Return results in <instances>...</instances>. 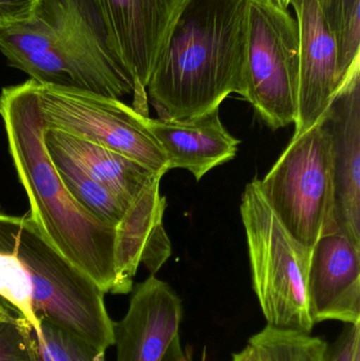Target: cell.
Listing matches in <instances>:
<instances>
[{
	"label": "cell",
	"instance_id": "obj_1",
	"mask_svg": "<svg viewBox=\"0 0 360 361\" xmlns=\"http://www.w3.org/2000/svg\"><path fill=\"white\" fill-rule=\"evenodd\" d=\"M249 0H184L146 87L163 120H187L244 92Z\"/></svg>",
	"mask_w": 360,
	"mask_h": 361
},
{
	"label": "cell",
	"instance_id": "obj_2",
	"mask_svg": "<svg viewBox=\"0 0 360 361\" xmlns=\"http://www.w3.org/2000/svg\"><path fill=\"white\" fill-rule=\"evenodd\" d=\"M0 116L32 220L65 258L105 294H112L116 282V228L84 209L59 178L44 143L35 80L2 89Z\"/></svg>",
	"mask_w": 360,
	"mask_h": 361
},
{
	"label": "cell",
	"instance_id": "obj_3",
	"mask_svg": "<svg viewBox=\"0 0 360 361\" xmlns=\"http://www.w3.org/2000/svg\"><path fill=\"white\" fill-rule=\"evenodd\" d=\"M0 53L38 82L118 99L135 91L94 0H40L29 20L0 31Z\"/></svg>",
	"mask_w": 360,
	"mask_h": 361
},
{
	"label": "cell",
	"instance_id": "obj_4",
	"mask_svg": "<svg viewBox=\"0 0 360 361\" xmlns=\"http://www.w3.org/2000/svg\"><path fill=\"white\" fill-rule=\"evenodd\" d=\"M241 216L247 233L253 288L268 326L312 332L306 278L312 248L287 231L255 178L245 187Z\"/></svg>",
	"mask_w": 360,
	"mask_h": 361
},
{
	"label": "cell",
	"instance_id": "obj_5",
	"mask_svg": "<svg viewBox=\"0 0 360 361\" xmlns=\"http://www.w3.org/2000/svg\"><path fill=\"white\" fill-rule=\"evenodd\" d=\"M8 246L29 276L32 309L38 322L46 320L101 351L114 345V322L106 309L105 293L95 281L36 227L15 233Z\"/></svg>",
	"mask_w": 360,
	"mask_h": 361
},
{
	"label": "cell",
	"instance_id": "obj_6",
	"mask_svg": "<svg viewBox=\"0 0 360 361\" xmlns=\"http://www.w3.org/2000/svg\"><path fill=\"white\" fill-rule=\"evenodd\" d=\"M260 187L271 208L297 241L312 248L340 228L331 135L325 124L292 137Z\"/></svg>",
	"mask_w": 360,
	"mask_h": 361
},
{
	"label": "cell",
	"instance_id": "obj_7",
	"mask_svg": "<svg viewBox=\"0 0 360 361\" xmlns=\"http://www.w3.org/2000/svg\"><path fill=\"white\" fill-rule=\"evenodd\" d=\"M299 27L277 0H249L244 97L272 129L295 124Z\"/></svg>",
	"mask_w": 360,
	"mask_h": 361
},
{
	"label": "cell",
	"instance_id": "obj_8",
	"mask_svg": "<svg viewBox=\"0 0 360 361\" xmlns=\"http://www.w3.org/2000/svg\"><path fill=\"white\" fill-rule=\"evenodd\" d=\"M42 123L123 154L156 175L168 173L166 159L146 124L147 116L120 99L35 80Z\"/></svg>",
	"mask_w": 360,
	"mask_h": 361
},
{
	"label": "cell",
	"instance_id": "obj_9",
	"mask_svg": "<svg viewBox=\"0 0 360 361\" xmlns=\"http://www.w3.org/2000/svg\"><path fill=\"white\" fill-rule=\"evenodd\" d=\"M184 0H94L135 82L132 108L149 116L146 87Z\"/></svg>",
	"mask_w": 360,
	"mask_h": 361
},
{
	"label": "cell",
	"instance_id": "obj_10",
	"mask_svg": "<svg viewBox=\"0 0 360 361\" xmlns=\"http://www.w3.org/2000/svg\"><path fill=\"white\" fill-rule=\"evenodd\" d=\"M299 27L298 111L293 137L325 120L340 90L335 39L315 0H290Z\"/></svg>",
	"mask_w": 360,
	"mask_h": 361
},
{
	"label": "cell",
	"instance_id": "obj_11",
	"mask_svg": "<svg viewBox=\"0 0 360 361\" xmlns=\"http://www.w3.org/2000/svg\"><path fill=\"white\" fill-rule=\"evenodd\" d=\"M306 294L314 324H360V247L342 227L313 246Z\"/></svg>",
	"mask_w": 360,
	"mask_h": 361
},
{
	"label": "cell",
	"instance_id": "obj_12",
	"mask_svg": "<svg viewBox=\"0 0 360 361\" xmlns=\"http://www.w3.org/2000/svg\"><path fill=\"white\" fill-rule=\"evenodd\" d=\"M182 319L177 293L150 276L137 284L125 317L113 324L116 361H162L180 335Z\"/></svg>",
	"mask_w": 360,
	"mask_h": 361
},
{
	"label": "cell",
	"instance_id": "obj_13",
	"mask_svg": "<svg viewBox=\"0 0 360 361\" xmlns=\"http://www.w3.org/2000/svg\"><path fill=\"white\" fill-rule=\"evenodd\" d=\"M323 122L331 135L338 220L360 247V68L347 78Z\"/></svg>",
	"mask_w": 360,
	"mask_h": 361
},
{
	"label": "cell",
	"instance_id": "obj_14",
	"mask_svg": "<svg viewBox=\"0 0 360 361\" xmlns=\"http://www.w3.org/2000/svg\"><path fill=\"white\" fill-rule=\"evenodd\" d=\"M168 171L183 169L200 180L209 171L232 160L240 141L222 124L219 108L187 120L146 118Z\"/></svg>",
	"mask_w": 360,
	"mask_h": 361
},
{
	"label": "cell",
	"instance_id": "obj_15",
	"mask_svg": "<svg viewBox=\"0 0 360 361\" xmlns=\"http://www.w3.org/2000/svg\"><path fill=\"white\" fill-rule=\"evenodd\" d=\"M44 143L46 149L67 157L129 204L141 199L162 179L161 176L123 154L61 131L44 129Z\"/></svg>",
	"mask_w": 360,
	"mask_h": 361
},
{
	"label": "cell",
	"instance_id": "obj_16",
	"mask_svg": "<svg viewBox=\"0 0 360 361\" xmlns=\"http://www.w3.org/2000/svg\"><path fill=\"white\" fill-rule=\"evenodd\" d=\"M48 152L59 178L72 197L97 220L116 228L132 204L127 203L93 179L67 157L54 150H48Z\"/></svg>",
	"mask_w": 360,
	"mask_h": 361
},
{
	"label": "cell",
	"instance_id": "obj_17",
	"mask_svg": "<svg viewBox=\"0 0 360 361\" xmlns=\"http://www.w3.org/2000/svg\"><path fill=\"white\" fill-rule=\"evenodd\" d=\"M337 46L340 88L360 68V0H315Z\"/></svg>",
	"mask_w": 360,
	"mask_h": 361
},
{
	"label": "cell",
	"instance_id": "obj_18",
	"mask_svg": "<svg viewBox=\"0 0 360 361\" xmlns=\"http://www.w3.org/2000/svg\"><path fill=\"white\" fill-rule=\"evenodd\" d=\"M259 361H325L328 343L300 331L266 326L249 338Z\"/></svg>",
	"mask_w": 360,
	"mask_h": 361
},
{
	"label": "cell",
	"instance_id": "obj_19",
	"mask_svg": "<svg viewBox=\"0 0 360 361\" xmlns=\"http://www.w3.org/2000/svg\"><path fill=\"white\" fill-rule=\"evenodd\" d=\"M0 361H39L33 326L0 297Z\"/></svg>",
	"mask_w": 360,
	"mask_h": 361
},
{
	"label": "cell",
	"instance_id": "obj_20",
	"mask_svg": "<svg viewBox=\"0 0 360 361\" xmlns=\"http://www.w3.org/2000/svg\"><path fill=\"white\" fill-rule=\"evenodd\" d=\"M39 322L40 334L35 335L39 361H106L105 352L46 320Z\"/></svg>",
	"mask_w": 360,
	"mask_h": 361
},
{
	"label": "cell",
	"instance_id": "obj_21",
	"mask_svg": "<svg viewBox=\"0 0 360 361\" xmlns=\"http://www.w3.org/2000/svg\"><path fill=\"white\" fill-rule=\"evenodd\" d=\"M360 357V324H347L333 345H328L325 361H356Z\"/></svg>",
	"mask_w": 360,
	"mask_h": 361
},
{
	"label": "cell",
	"instance_id": "obj_22",
	"mask_svg": "<svg viewBox=\"0 0 360 361\" xmlns=\"http://www.w3.org/2000/svg\"><path fill=\"white\" fill-rule=\"evenodd\" d=\"M39 2L40 0H0V31L29 20Z\"/></svg>",
	"mask_w": 360,
	"mask_h": 361
},
{
	"label": "cell",
	"instance_id": "obj_23",
	"mask_svg": "<svg viewBox=\"0 0 360 361\" xmlns=\"http://www.w3.org/2000/svg\"><path fill=\"white\" fill-rule=\"evenodd\" d=\"M162 361H194L192 353L188 348L182 345L181 338L179 336L173 341L166 355Z\"/></svg>",
	"mask_w": 360,
	"mask_h": 361
},
{
	"label": "cell",
	"instance_id": "obj_24",
	"mask_svg": "<svg viewBox=\"0 0 360 361\" xmlns=\"http://www.w3.org/2000/svg\"><path fill=\"white\" fill-rule=\"evenodd\" d=\"M232 361H259V358L254 348L249 345L242 351L234 354Z\"/></svg>",
	"mask_w": 360,
	"mask_h": 361
},
{
	"label": "cell",
	"instance_id": "obj_25",
	"mask_svg": "<svg viewBox=\"0 0 360 361\" xmlns=\"http://www.w3.org/2000/svg\"><path fill=\"white\" fill-rule=\"evenodd\" d=\"M281 6H285V8H289L290 6V0H277Z\"/></svg>",
	"mask_w": 360,
	"mask_h": 361
},
{
	"label": "cell",
	"instance_id": "obj_26",
	"mask_svg": "<svg viewBox=\"0 0 360 361\" xmlns=\"http://www.w3.org/2000/svg\"><path fill=\"white\" fill-rule=\"evenodd\" d=\"M356 361H360V357L357 358Z\"/></svg>",
	"mask_w": 360,
	"mask_h": 361
}]
</instances>
